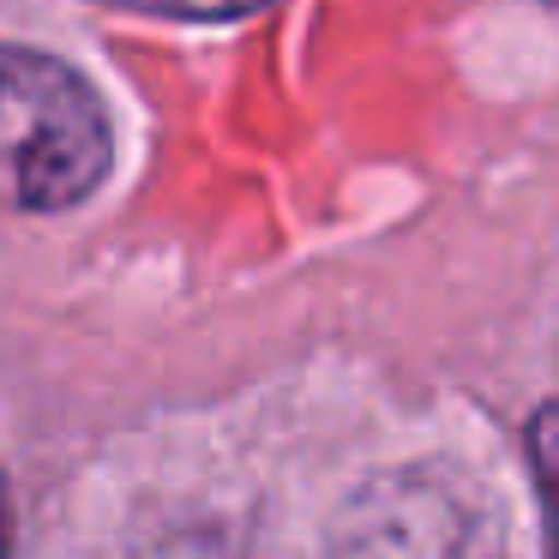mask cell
I'll list each match as a JSON object with an SVG mask.
<instances>
[{
  "instance_id": "7a4b0ae2",
  "label": "cell",
  "mask_w": 559,
  "mask_h": 559,
  "mask_svg": "<svg viewBox=\"0 0 559 559\" xmlns=\"http://www.w3.org/2000/svg\"><path fill=\"white\" fill-rule=\"evenodd\" d=\"M331 559H506V530L463 475L391 469L343 506Z\"/></svg>"
},
{
  "instance_id": "3957f363",
  "label": "cell",
  "mask_w": 559,
  "mask_h": 559,
  "mask_svg": "<svg viewBox=\"0 0 559 559\" xmlns=\"http://www.w3.org/2000/svg\"><path fill=\"white\" fill-rule=\"evenodd\" d=\"M127 13H157V19H187V25H241V19L271 13L277 0H103Z\"/></svg>"
},
{
  "instance_id": "6da1fadb",
  "label": "cell",
  "mask_w": 559,
  "mask_h": 559,
  "mask_svg": "<svg viewBox=\"0 0 559 559\" xmlns=\"http://www.w3.org/2000/svg\"><path fill=\"white\" fill-rule=\"evenodd\" d=\"M109 115L79 67L0 43V211L85 205L109 175Z\"/></svg>"
},
{
  "instance_id": "277c9868",
  "label": "cell",
  "mask_w": 559,
  "mask_h": 559,
  "mask_svg": "<svg viewBox=\"0 0 559 559\" xmlns=\"http://www.w3.org/2000/svg\"><path fill=\"white\" fill-rule=\"evenodd\" d=\"M530 463H535V481H542L547 506H554V542H559V397L547 409H535V421H530Z\"/></svg>"
},
{
  "instance_id": "5b68a950",
  "label": "cell",
  "mask_w": 559,
  "mask_h": 559,
  "mask_svg": "<svg viewBox=\"0 0 559 559\" xmlns=\"http://www.w3.org/2000/svg\"><path fill=\"white\" fill-rule=\"evenodd\" d=\"M13 547V511H7V481H0V559Z\"/></svg>"
}]
</instances>
